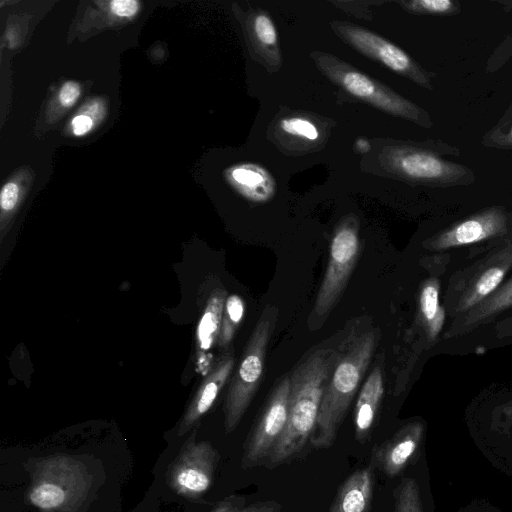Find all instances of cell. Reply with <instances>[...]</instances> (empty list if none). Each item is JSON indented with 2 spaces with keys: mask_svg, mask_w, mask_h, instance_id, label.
<instances>
[{
  "mask_svg": "<svg viewBox=\"0 0 512 512\" xmlns=\"http://www.w3.org/2000/svg\"><path fill=\"white\" fill-rule=\"evenodd\" d=\"M340 349L319 348L305 357L290 375V398L284 433L265 463L269 469L300 456L314 435L325 386Z\"/></svg>",
  "mask_w": 512,
  "mask_h": 512,
  "instance_id": "cell-1",
  "label": "cell"
},
{
  "mask_svg": "<svg viewBox=\"0 0 512 512\" xmlns=\"http://www.w3.org/2000/svg\"><path fill=\"white\" fill-rule=\"evenodd\" d=\"M380 340L377 327L354 329L340 345V356L325 386L311 446L330 448L359 389Z\"/></svg>",
  "mask_w": 512,
  "mask_h": 512,
  "instance_id": "cell-2",
  "label": "cell"
},
{
  "mask_svg": "<svg viewBox=\"0 0 512 512\" xmlns=\"http://www.w3.org/2000/svg\"><path fill=\"white\" fill-rule=\"evenodd\" d=\"M277 318L278 308L267 305L258 318L241 360L230 379L223 408L224 428L227 434L237 428L258 390Z\"/></svg>",
  "mask_w": 512,
  "mask_h": 512,
  "instance_id": "cell-3",
  "label": "cell"
},
{
  "mask_svg": "<svg viewBox=\"0 0 512 512\" xmlns=\"http://www.w3.org/2000/svg\"><path fill=\"white\" fill-rule=\"evenodd\" d=\"M359 255L358 222L348 218L333 233L327 267L307 321L310 330L319 329L338 303Z\"/></svg>",
  "mask_w": 512,
  "mask_h": 512,
  "instance_id": "cell-4",
  "label": "cell"
},
{
  "mask_svg": "<svg viewBox=\"0 0 512 512\" xmlns=\"http://www.w3.org/2000/svg\"><path fill=\"white\" fill-rule=\"evenodd\" d=\"M197 428L182 445L167 470V484L191 501L202 498L211 488L220 454L206 440L196 441Z\"/></svg>",
  "mask_w": 512,
  "mask_h": 512,
  "instance_id": "cell-5",
  "label": "cell"
},
{
  "mask_svg": "<svg viewBox=\"0 0 512 512\" xmlns=\"http://www.w3.org/2000/svg\"><path fill=\"white\" fill-rule=\"evenodd\" d=\"M290 376H282L271 390L243 445L241 466H264L280 441L288 419Z\"/></svg>",
  "mask_w": 512,
  "mask_h": 512,
  "instance_id": "cell-6",
  "label": "cell"
},
{
  "mask_svg": "<svg viewBox=\"0 0 512 512\" xmlns=\"http://www.w3.org/2000/svg\"><path fill=\"white\" fill-rule=\"evenodd\" d=\"M319 65L325 73L353 96L367 101L378 108L415 122L423 120V111L413 103L381 86L368 76L347 68L333 59L319 58Z\"/></svg>",
  "mask_w": 512,
  "mask_h": 512,
  "instance_id": "cell-7",
  "label": "cell"
},
{
  "mask_svg": "<svg viewBox=\"0 0 512 512\" xmlns=\"http://www.w3.org/2000/svg\"><path fill=\"white\" fill-rule=\"evenodd\" d=\"M391 162L399 174L431 185L462 184L473 176L467 167L442 159L432 151L418 148H397Z\"/></svg>",
  "mask_w": 512,
  "mask_h": 512,
  "instance_id": "cell-8",
  "label": "cell"
},
{
  "mask_svg": "<svg viewBox=\"0 0 512 512\" xmlns=\"http://www.w3.org/2000/svg\"><path fill=\"white\" fill-rule=\"evenodd\" d=\"M335 31L363 54L373 57L385 66L402 74L419 85L431 89L427 75L398 46L382 37L350 24H335Z\"/></svg>",
  "mask_w": 512,
  "mask_h": 512,
  "instance_id": "cell-9",
  "label": "cell"
},
{
  "mask_svg": "<svg viewBox=\"0 0 512 512\" xmlns=\"http://www.w3.org/2000/svg\"><path fill=\"white\" fill-rule=\"evenodd\" d=\"M422 435L419 422L402 426L391 438L374 446L370 465L388 477L399 475L417 454Z\"/></svg>",
  "mask_w": 512,
  "mask_h": 512,
  "instance_id": "cell-10",
  "label": "cell"
},
{
  "mask_svg": "<svg viewBox=\"0 0 512 512\" xmlns=\"http://www.w3.org/2000/svg\"><path fill=\"white\" fill-rule=\"evenodd\" d=\"M507 230V216L499 208L484 210L457 223L437 236L429 246L435 250L476 243Z\"/></svg>",
  "mask_w": 512,
  "mask_h": 512,
  "instance_id": "cell-11",
  "label": "cell"
},
{
  "mask_svg": "<svg viewBox=\"0 0 512 512\" xmlns=\"http://www.w3.org/2000/svg\"><path fill=\"white\" fill-rule=\"evenodd\" d=\"M234 365V353L233 350H230L210 369L178 424L176 430L178 437L197 428L200 420L213 406L219 393L228 381Z\"/></svg>",
  "mask_w": 512,
  "mask_h": 512,
  "instance_id": "cell-12",
  "label": "cell"
},
{
  "mask_svg": "<svg viewBox=\"0 0 512 512\" xmlns=\"http://www.w3.org/2000/svg\"><path fill=\"white\" fill-rule=\"evenodd\" d=\"M383 357L375 362L362 385L354 409L355 439L360 444L370 441L384 395Z\"/></svg>",
  "mask_w": 512,
  "mask_h": 512,
  "instance_id": "cell-13",
  "label": "cell"
},
{
  "mask_svg": "<svg viewBox=\"0 0 512 512\" xmlns=\"http://www.w3.org/2000/svg\"><path fill=\"white\" fill-rule=\"evenodd\" d=\"M374 470L369 464L353 471L338 487L329 512H371L375 487Z\"/></svg>",
  "mask_w": 512,
  "mask_h": 512,
  "instance_id": "cell-14",
  "label": "cell"
},
{
  "mask_svg": "<svg viewBox=\"0 0 512 512\" xmlns=\"http://www.w3.org/2000/svg\"><path fill=\"white\" fill-rule=\"evenodd\" d=\"M228 294L223 288L214 289L206 302L196 329V357L200 371L209 369V352L218 342L225 301Z\"/></svg>",
  "mask_w": 512,
  "mask_h": 512,
  "instance_id": "cell-15",
  "label": "cell"
},
{
  "mask_svg": "<svg viewBox=\"0 0 512 512\" xmlns=\"http://www.w3.org/2000/svg\"><path fill=\"white\" fill-rule=\"evenodd\" d=\"M229 177L236 189L246 198L263 202L274 193V182L267 171L254 164H243L231 169Z\"/></svg>",
  "mask_w": 512,
  "mask_h": 512,
  "instance_id": "cell-16",
  "label": "cell"
},
{
  "mask_svg": "<svg viewBox=\"0 0 512 512\" xmlns=\"http://www.w3.org/2000/svg\"><path fill=\"white\" fill-rule=\"evenodd\" d=\"M419 307L428 336L433 339L441 330L444 321V311L439 305L437 281L431 279L424 283L420 292Z\"/></svg>",
  "mask_w": 512,
  "mask_h": 512,
  "instance_id": "cell-17",
  "label": "cell"
},
{
  "mask_svg": "<svg viewBox=\"0 0 512 512\" xmlns=\"http://www.w3.org/2000/svg\"><path fill=\"white\" fill-rule=\"evenodd\" d=\"M508 264H499L486 269L474 281L460 301V309L465 310L482 302L502 282Z\"/></svg>",
  "mask_w": 512,
  "mask_h": 512,
  "instance_id": "cell-18",
  "label": "cell"
},
{
  "mask_svg": "<svg viewBox=\"0 0 512 512\" xmlns=\"http://www.w3.org/2000/svg\"><path fill=\"white\" fill-rule=\"evenodd\" d=\"M65 485L48 476L37 480L28 493V499L41 510H53L66 501Z\"/></svg>",
  "mask_w": 512,
  "mask_h": 512,
  "instance_id": "cell-19",
  "label": "cell"
},
{
  "mask_svg": "<svg viewBox=\"0 0 512 512\" xmlns=\"http://www.w3.org/2000/svg\"><path fill=\"white\" fill-rule=\"evenodd\" d=\"M245 314V302L237 294L227 296L217 346L219 349L227 350L243 321Z\"/></svg>",
  "mask_w": 512,
  "mask_h": 512,
  "instance_id": "cell-20",
  "label": "cell"
},
{
  "mask_svg": "<svg viewBox=\"0 0 512 512\" xmlns=\"http://www.w3.org/2000/svg\"><path fill=\"white\" fill-rule=\"evenodd\" d=\"M512 306V278L499 291L492 295L480 306L474 309L467 317L465 325L476 324L485 318L492 316Z\"/></svg>",
  "mask_w": 512,
  "mask_h": 512,
  "instance_id": "cell-21",
  "label": "cell"
},
{
  "mask_svg": "<svg viewBox=\"0 0 512 512\" xmlns=\"http://www.w3.org/2000/svg\"><path fill=\"white\" fill-rule=\"evenodd\" d=\"M282 505L275 500L246 503L243 495H229L217 502L209 512H280Z\"/></svg>",
  "mask_w": 512,
  "mask_h": 512,
  "instance_id": "cell-22",
  "label": "cell"
},
{
  "mask_svg": "<svg viewBox=\"0 0 512 512\" xmlns=\"http://www.w3.org/2000/svg\"><path fill=\"white\" fill-rule=\"evenodd\" d=\"M393 497V512H423L419 487L414 479H402L395 487Z\"/></svg>",
  "mask_w": 512,
  "mask_h": 512,
  "instance_id": "cell-23",
  "label": "cell"
},
{
  "mask_svg": "<svg viewBox=\"0 0 512 512\" xmlns=\"http://www.w3.org/2000/svg\"><path fill=\"white\" fill-rule=\"evenodd\" d=\"M406 5L412 11L437 15L451 14L457 9L456 3L450 0H415Z\"/></svg>",
  "mask_w": 512,
  "mask_h": 512,
  "instance_id": "cell-24",
  "label": "cell"
},
{
  "mask_svg": "<svg viewBox=\"0 0 512 512\" xmlns=\"http://www.w3.org/2000/svg\"><path fill=\"white\" fill-rule=\"evenodd\" d=\"M280 125L285 132L309 140H316L319 135L316 126L310 121L302 118L295 117L283 119Z\"/></svg>",
  "mask_w": 512,
  "mask_h": 512,
  "instance_id": "cell-25",
  "label": "cell"
},
{
  "mask_svg": "<svg viewBox=\"0 0 512 512\" xmlns=\"http://www.w3.org/2000/svg\"><path fill=\"white\" fill-rule=\"evenodd\" d=\"M256 38L263 45H274L277 41V33L274 23L269 16L258 14L253 23Z\"/></svg>",
  "mask_w": 512,
  "mask_h": 512,
  "instance_id": "cell-26",
  "label": "cell"
},
{
  "mask_svg": "<svg viewBox=\"0 0 512 512\" xmlns=\"http://www.w3.org/2000/svg\"><path fill=\"white\" fill-rule=\"evenodd\" d=\"M19 187L14 182L6 183L0 192V206L3 213H10L18 204L19 200Z\"/></svg>",
  "mask_w": 512,
  "mask_h": 512,
  "instance_id": "cell-27",
  "label": "cell"
},
{
  "mask_svg": "<svg viewBox=\"0 0 512 512\" xmlns=\"http://www.w3.org/2000/svg\"><path fill=\"white\" fill-rule=\"evenodd\" d=\"M140 7V3L135 0H113L110 2L111 12L121 18H130L134 16Z\"/></svg>",
  "mask_w": 512,
  "mask_h": 512,
  "instance_id": "cell-28",
  "label": "cell"
},
{
  "mask_svg": "<svg viewBox=\"0 0 512 512\" xmlns=\"http://www.w3.org/2000/svg\"><path fill=\"white\" fill-rule=\"evenodd\" d=\"M81 88L74 81L65 82L59 91V101L64 107H71L79 98Z\"/></svg>",
  "mask_w": 512,
  "mask_h": 512,
  "instance_id": "cell-29",
  "label": "cell"
},
{
  "mask_svg": "<svg viewBox=\"0 0 512 512\" xmlns=\"http://www.w3.org/2000/svg\"><path fill=\"white\" fill-rule=\"evenodd\" d=\"M93 125V119L88 114H78L71 121L72 132L75 136L85 135Z\"/></svg>",
  "mask_w": 512,
  "mask_h": 512,
  "instance_id": "cell-30",
  "label": "cell"
},
{
  "mask_svg": "<svg viewBox=\"0 0 512 512\" xmlns=\"http://www.w3.org/2000/svg\"><path fill=\"white\" fill-rule=\"evenodd\" d=\"M491 140L497 146L512 148V125L505 132L498 130L491 136Z\"/></svg>",
  "mask_w": 512,
  "mask_h": 512,
  "instance_id": "cell-31",
  "label": "cell"
},
{
  "mask_svg": "<svg viewBox=\"0 0 512 512\" xmlns=\"http://www.w3.org/2000/svg\"><path fill=\"white\" fill-rule=\"evenodd\" d=\"M355 149L359 153H366L371 149V145L366 139L361 138L356 141Z\"/></svg>",
  "mask_w": 512,
  "mask_h": 512,
  "instance_id": "cell-32",
  "label": "cell"
}]
</instances>
